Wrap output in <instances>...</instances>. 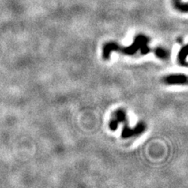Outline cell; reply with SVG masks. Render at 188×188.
<instances>
[{"instance_id":"6da1fadb","label":"cell","mask_w":188,"mask_h":188,"mask_svg":"<svg viewBox=\"0 0 188 188\" xmlns=\"http://www.w3.org/2000/svg\"><path fill=\"white\" fill-rule=\"evenodd\" d=\"M148 41H149L148 38L142 36V35H140L136 38L133 46H130L129 47H126V48H122L118 45H116V43H108L105 46L104 49H103V57H104V59H108L109 53L111 50H118V51L122 52L126 54H133L137 51V50L140 49L142 53L146 54L150 51L147 45Z\"/></svg>"},{"instance_id":"7a4b0ae2","label":"cell","mask_w":188,"mask_h":188,"mask_svg":"<svg viewBox=\"0 0 188 188\" xmlns=\"http://www.w3.org/2000/svg\"><path fill=\"white\" fill-rule=\"evenodd\" d=\"M163 80L167 84H186L187 78L184 75H170L165 77Z\"/></svg>"},{"instance_id":"3957f363","label":"cell","mask_w":188,"mask_h":188,"mask_svg":"<svg viewBox=\"0 0 188 188\" xmlns=\"http://www.w3.org/2000/svg\"><path fill=\"white\" fill-rule=\"evenodd\" d=\"M172 5H173L174 8L176 9L177 10L180 11L182 13H186L187 12V4L183 3L181 2V0H172Z\"/></svg>"},{"instance_id":"277c9868","label":"cell","mask_w":188,"mask_h":188,"mask_svg":"<svg viewBox=\"0 0 188 188\" xmlns=\"http://www.w3.org/2000/svg\"><path fill=\"white\" fill-rule=\"evenodd\" d=\"M186 55H187V50H186V46H184L179 54V60L180 64L185 66H186Z\"/></svg>"}]
</instances>
